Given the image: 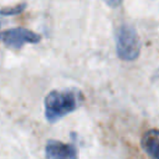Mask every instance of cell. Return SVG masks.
<instances>
[{
	"label": "cell",
	"mask_w": 159,
	"mask_h": 159,
	"mask_svg": "<svg viewBox=\"0 0 159 159\" xmlns=\"http://www.w3.org/2000/svg\"><path fill=\"white\" fill-rule=\"evenodd\" d=\"M45 157L46 159H78V150L73 144L50 139L45 145Z\"/></svg>",
	"instance_id": "obj_4"
},
{
	"label": "cell",
	"mask_w": 159,
	"mask_h": 159,
	"mask_svg": "<svg viewBox=\"0 0 159 159\" xmlns=\"http://www.w3.org/2000/svg\"><path fill=\"white\" fill-rule=\"evenodd\" d=\"M2 42L10 50H20L25 43H37L41 40V36L31 30L24 27H14L4 31L1 34Z\"/></svg>",
	"instance_id": "obj_3"
},
{
	"label": "cell",
	"mask_w": 159,
	"mask_h": 159,
	"mask_svg": "<svg viewBox=\"0 0 159 159\" xmlns=\"http://www.w3.org/2000/svg\"><path fill=\"white\" fill-rule=\"evenodd\" d=\"M84 101L83 93L75 87L52 89L43 99L45 117L47 122L56 123L70 113L75 112Z\"/></svg>",
	"instance_id": "obj_1"
},
{
	"label": "cell",
	"mask_w": 159,
	"mask_h": 159,
	"mask_svg": "<svg viewBox=\"0 0 159 159\" xmlns=\"http://www.w3.org/2000/svg\"><path fill=\"white\" fill-rule=\"evenodd\" d=\"M142 147L152 159H159V129L147 130L142 137Z\"/></svg>",
	"instance_id": "obj_5"
},
{
	"label": "cell",
	"mask_w": 159,
	"mask_h": 159,
	"mask_svg": "<svg viewBox=\"0 0 159 159\" xmlns=\"http://www.w3.org/2000/svg\"><path fill=\"white\" fill-rule=\"evenodd\" d=\"M117 55L123 61H134L140 53V41L135 29L129 24H122L116 31Z\"/></svg>",
	"instance_id": "obj_2"
},
{
	"label": "cell",
	"mask_w": 159,
	"mask_h": 159,
	"mask_svg": "<svg viewBox=\"0 0 159 159\" xmlns=\"http://www.w3.org/2000/svg\"><path fill=\"white\" fill-rule=\"evenodd\" d=\"M103 2H106L108 6H111V7H117V6H119L120 4H122V1L123 0H102Z\"/></svg>",
	"instance_id": "obj_7"
},
{
	"label": "cell",
	"mask_w": 159,
	"mask_h": 159,
	"mask_svg": "<svg viewBox=\"0 0 159 159\" xmlns=\"http://www.w3.org/2000/svg\"><path fill=\"white\" fill-rule=\"evenodd\" d=\"M25 7H26V4H25V2H21V4L14 5V6H6V7L0 9V15H4V16H12V15H17V14L22 12Z\"/></svg>",
	"instance_id": "obj_6"
}]
</instances>
